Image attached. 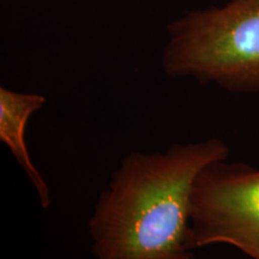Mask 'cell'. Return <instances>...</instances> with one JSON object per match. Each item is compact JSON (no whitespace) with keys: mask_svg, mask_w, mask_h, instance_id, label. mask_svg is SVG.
<instances>
[{"mask_svg":"<svg viewBox=\"0 0 259 259\" xmlns=\"http://www.w3.org/2000/svg\"><path fill=\"white\" fill-rule=\"evenodd\" d=\"M229 148L219 138L135 151L96 200L88 228L96 259H196L191 198L197 178Z\"/></svg>","mask_w":259,"mask_h":259,"instance_id":"6da1fadb","label":"cell"},{"mask_svg":"<svg viewBox=\"0 0 259 259\" xmlns=\"http://www.w3.org/2000/svg\"><path fill=\"white\" fill-rule=\"evenodd\" d=\"M163 72L235 93H259V0L187 11L167 27Z\"/></svg>","mask_w":259,"mask_h":259,"instance_id":"7a4b0ae2","label":"cell"},{"mask_svg":"<svg viewBox=\"0 0 259 259\" xmlns=\"http://www.w3.org/2000/svg\"><path fill=\"white\" fill-rule=\"evenodd\" d=\"M194 250L229 245L259 259V167L212 162L200 171L191 198Z\"/></svg>","mask_w":259,"mask_h":259,"instance_id":"3957f363","label":"cell"},{"mask_svg":"<svg viewBox=\"0 0 259 259\" xmlns=\"http://www.w3.org/2000/svg\"><path fill=\"white\" fill-rule=\"evenodd\" d=\"M46 103V97L40 94L19 93L5 87L0 88V141L4 143L12 156L38 194L42 208L51 205V192L44 177L32 163L25 142V131L30 116L40 111Z\"/></svg>","mask_w":259,"mask_h":259,"instance_id":"277c9868","label":"cell"}]
</instances>
